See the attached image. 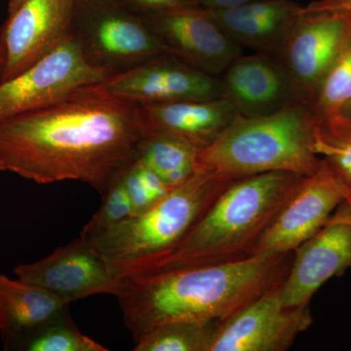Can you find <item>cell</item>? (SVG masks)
Returning <instances> with one entry per match:
<instances>
[{
	"mask_svg": "<svg viewBox=\"0 0 351 351\" xmlns=\"http://www.w3.org/2000/svg\"><path fill=\"white\" fill-rule=\"evenodd\" d=\"M144 135L138 103L91 85L0 122V164L39 184L85 182L103 197Z\"/></svg>",
	"mask_w": 351,
	"mask_h": 351,
	"instance_id": "cell-1",
	"label": "cell"
},
{
	"mask_svg": "<svg viewBox=\"0 0 351 351\" xmlns=\"http://www.w3.org/2000/svg\"><path fill=\"white\" fill-rule=\"evenodd\" d=\"M294 252L237 262L164 270L131 277L117 295L127 328L138 341L176 321H221L282 283Z\"/></svg>",
	"mask_w": 351,
	"mask_h": 351,
	"instance_id": "cell-2",
	"label": "cell"
},
{
	"mask_svg": "<svg viewBox=\"0 0 351 351\" xmlns=\"http://www.w3.org/2000/svg\"><path fill=\"white\" fill-rule=\"evenodd\" d=\"M304 177L269 172L234 180L172 251L131 277L251 257L261 235Z\"/></svg>",
	"mask_w": 351,
	"mask_h": 351,
	"instance_id": "cell-3",
	"label": "cell"
},
{
	"mask_svg": "<svg viewBox=\"0 0 351 351\" xmlns=\"http://www.w3.org/2000/svg\"><path fill=\"white\" fill-rule=\"evenodd\" d=\"M316 117L295 101L276 112L237 115L197 156V169L237 180L269 172L311 176L320 167L314 152Z\"/></svg>",
	"mask_w": 351,
	"mask_h": 351,
	"instance_id": "cell-4",
	"label": "cell"
},
{
	"mask_svg": "<svg viewBox=\"0 0 351 351\" xmlns=\"http://www.w3.org/2000/svg\"><path fill=\"white\" fill-rule=\"evenodd\" d=\"M232 181L196 169L151 209L85 240L100 254L114 276L125 280L172 251Z\"/></svg>",
	"mask_w": 351,
	"mask_h": 351,
	"instance_id": "cell-5",
	"label": "cell"
},
{
	"mask_svg": "<svg viewBox=\"0 0 351 351\" xmlns=\"http://www.w3.org/2000/svg\"><path fill=\"white\" fill-rule=\"evenodd\" d=\"M71 36L87 63L110 76L168 53L144 19L117 0H77Z\"/></svg>",
	"mask_w": 351,
	"mask_h": 351,
	"instance_id": "cell-6",
	"label": "cell"
},
{
	"mask_svg": "<svg viewBox=\"0 0 351 351\" xmlns=\"http://www.w3.org/2000/svg\"><path fill=\"white\" fill-rule=\"evenodd\" d=\"M108 77L107 73L87 63L71 36L20 75L0 82V122L48 107Z\"/></svg>",
	"mask_w": 351,
	"mask_h": 351,
	"instance_id": "cell-7",
	"label": "cell"
},
{
	"mask_svg": "<svg viewBox=\"0 0 351 351\" xmlns=\"http://www.w3.org/2000/svg\"><path fill=\"white\" fill-rule=\"evenodd\" d=\"M280 284L219 321L209 351H285L313 324L309 306H286Z\"/></svg>",
	"mask_w": 351,
	"mask_h": 351,
	"instance_id": "cell-8",
	"label": "cell"
},
{
	"mask_svg": "<svg viewBox=\"0 0 351 351\" xmlns=\"http://www.w3.org/2000/svg\"><path fill=\"white\" fill-rule=\"evenodd\" d=\"M346 201V193L321 159L313 175L302 178L293 195L261 235L251 256L293 253L313 237Z\"/></svg>",
	"mask_w": 351,
	"mask_h": 351,
	"instance_id": "cell-9",
	"label": "cell"
},
{
	"mask_svg": "<svg viewBox=\"0 0 351 351\" xmlns=\"http://www.w3.org/2000/svg\"><path fill=\"white\" fill-rule=\"evenodd\" d=\"M351 32V13L304 12L276 58L290 75L298 99L311 104Z\"/></svg>",
	"mask_w": 351,
	"mask_h": 351,
	"instance_id": "cell-10",
	"label": "cell"
},
{
	"mask_svg": "<svg viewBox=\"0 0 351 351\" xmlns=\"http://www.w3.org/2000/svg\"><path fill=\"white\" fill-rule=\"evenodd\" d=\"M169 54L207 75H221L241 55L239 44L201 5L138 14Z\"/></svg>",
	"mask_w": 351,
	"mask_h": 351,
	"instance_id": "cell-11",
	"label": "cell"
},
{
	"mask_svg": "<svg viewBox=\"0 0 351 351\" xmlns=\"http://www.w3.org/2000/svg\"><path fill=\"white\" fill-rule=\"evenodd\" d=\"M77 0H25L0 29V82L20 75L71 36Z\"/></svg>",
	"mask_w": 351,
	"mask_h": 351,
	"instance_id": "cell-12",
	"label": "cell"
},
{
	"mask_svg": "<svg viewBox=\"0 0 351 351\" xmlns=\"http://www.w3.org/2000/svg\"><path fill=\"white\" fill-rule=\"evenodd\" d=\"M14 274L68 304L95 295L117 297L124 286L100 254L80 237L47 257L18 265Z\"/></svg>",
	"mask_w": 351,
	"mask_h": 351,
	"instance_id": "cell-13",
	"label": "cell"
},
{
	"mask_svg": "<svg viewBox=\"0 0 351 351\" xmlns=\"http://www.w3.org/2000/svg\"><path fill=\"white\" fill-rule=\"evenodd\" d=\"M351 267V208L341 203L313 237L294 252L292 265L280 285L286 306H309L314 294L329 279Z\"/></svg>",
	"mask_w": 351,
	"mask_h": 351,
	"instance_id": "cell-14",
	"label": "cell"
},
{
	"mask_svg": "<svg viewBox=\"0 0 351 351\" xmlns=\"http://www.w3.org/2000/svg\"><path fill=\"white\" fill-rule=\"evenodd\" d=\"M101 86L138 104L221 98L219 80L169 53L110 76Z\"/></svg>",
	"mask_w": 351,
	"mask_h": 351,
	"instance_id": "cell-15",
	"label": "cell"
},
{
	"mask_svg": "<svg viewBox=\"0 0 351 351\" xmlns=\"http://www.w3.org/2000/svg\"><path fill=\"white\" fill-rule=\"evenodd\" d=\"M221 75V98L230 101L240 114H269L300 101L290 75L276 57L240 55Z\"/></svg>",
	"mask_w": 351,
	"mask_h": 351,
	"instance_id": "cell-16",
	"label": "cell"
},
{
	"mask_svg": "<svg viewBox=\"0 0 351 351\" xmlns=\"http://www.w3.org/2000/svg\"><path fill=\"white\" fill-rule=\"evenodd\" d=\"M145 134L175 136L204 149L223 133L239 114L225 98L138 104Z\"/></svg>",
	"mask_w": 351,
	"mask_h": 351,
	"instance_id": "cell-17",
	"label": "cell"
},
{
	"mask_svg": "<svg viewBox=\"0 0 351 351\" xmlns=\"http://www.w3.org/2000/svg\"><path fill=\"white\" fill-rule=\"evenodd\" d=\"M208 11L240 47L276 57L304 14V7L291 0H255L232 8Z\"/></svg>",
	"mask_w": 351,
	"mask_h": 351,
	"instance_id": "cell-18",
	"label": "cell"
},
{
	"mask_svg": "<svg viewBox=\"0 0 351 351\" xmlns=\"http://www.w3.org/2000/svg\"><path fill=\"white\" fill-rule=\"evenodd\" d=\"M69 304L48 291L0 274V334L5 350H21L25 341L68 313Z\"/></svg>",
	"mask_w": 351,
	"mask_h": 351,
	"instance_id": "cell-19",
	"label": "cell"
},
{
	"mask_svg": "<svg viewBox=\"0 0 351 351\" xmlns=\"http://www.w3.org/2000/svg\"><path fill=\"white\" fill-rule=\"evenodd\" d=\"M200 149L168 134L145 133L137 147L136 159L151 168L171 189L180 186L197 169Z\"/></svg>",
	"mask_w": 351,
	"mask_h": 351,
	"instance_id": "cell-20",
	"label": "cell"
},
{
	"mask_svg": "<svg viewBox=\"0 0 351 351\" xmlns=\"http://www.w3.org/2000/svg\"><path fill=\"white\" fill-rule=\"evenodd\" d=\"M313 147L338 178L351 208V119L341 114L316 119Z\"/></svg>",
	"mask_w": 351,
	"mask_h": 351,
	"instance_id": "cell-21",
	"label": "cell"
},
{
	"mask_svg": "<svg viewBox=\"0 0 351 351\" xmlns=\"http://www.w3.org/2000/svg\"><path fill=\"white\" fill-rule=\"evenodd\" d=\"M219 321H176L154 328L134 351H209Z\"/></svg>",
	"mask_w": 351,
	"mask_h": 351,
	"instance_id": "cell-22",
	"label": "cell"
},
{
	"mask_svg": "<svg viewBox=\"0 0 351 351\" xmlns=\"http://www.w3.org/2000/svg\"><path fill=\"white\" fill-rule=\"evenodd\" d=\"M351 101V32L309 104L316 119L339 114Z\"/></svg>",
	"mask_w": 351,
	"mask_h": 351,
	"instance_id": "cell-23",
	"label": "cell"
},
{
	"mask_svg": "<svg viewBox=\"0 0 351 351\" xmlns=\"http://www.w3.org/2000/svg\"><path fill=\"white\" fill-rule=\"evenodd\" d=\"M21 350L108 351V348L83 334L68 311L34 332Z\"/></svg>",
	"mask_w": 351,
	"mask_h": 351,
	"instance_id": "cell-24",
	"label": "cell"
},
{
	"mask_svg": "<svg viewBox=\"0 0 351 351\" xmlns=\"http://www.w3.org/2000/svg\"><path fill=\"white\" fill-rule=\"evenodd\" d=\"M122 181L131 199L133 216L151 209L172 189L151 168L138 159L122 173Z\"/></svg>",
	"mask_w": 351,
	"mask_h": 351,
	"instance_id": "cell-25",
	"label": "cell"
},
{
	"mask_svg": "<svg viewBox=\"0 0 351 351\" xmlns=\"http://www.w3.org/2000/svg\"><path fill=\"white\" fill-rule=\"evenodd\" d=\"M101 205L83 228L80 237L90 239L99 233L133 216V206L122 175L115 180L106 195L101 197Z\"/></svg>",
	"mask_w": 351,
	"mask_h": 351,
	"instance_id": "cell-26",
	"label": "cell"
},
{
	"mask_svg": "<svg viewBox=\"0 0 351 351\" xmlns=\"http://www.w3.org/2000/svg\"><path fill=\"white\" fill-rule=\"evenodd\" d=\"M136 14L161 12L184 6L200 5V0H117Z\"/></svg>",
	"mask_w": 351,
	"mask_h": 351,
	"instance_id": "cell-27",
	"label": "cell"
},
{
	"mask_svg": "<svg viewBox=\"0 0 351 351\" xmlns=\"http://www.w3.org/2000/svg\"><path fill=\"white\" fill-rule=\"evenodd\" d=\"M304 12L339 11L351 13V0H316L304 7Z\"/></svg>",
	"mask_w": 351,
	"mask_h": 351,
	"instance_id": "cell-28",
	"label": "cell"
},
{
	"mask_svg": "<svg viewBox=\"0 0 351 351\" xmlns=\"http://www.w3.org/2000/svg\"><path fill=\"white\" fill-rule=\"evenodd\" d=\"M252 1L255 0H200V5L208 10H223Z\"/></svg>",
	"mask_w": 351,
	"mask_h": 351,
	"instance_id": "cell-29",
	"label": "cell"
},
{
	"mask_svg": "<svg viewBox=\"0 0 351 351\" xmlns=\"http://www.w3.org/2000/svg\"><path fill=\"white\" fill-rule=\"evenodd\" d=\"M24 1L25 0H9L8 13L14 12Z\"/></svg>",
	"mask_w": 351,
	"mask_h": 351,
	"instance_id": "cell-30",
	"label": "cell"
},
{
	"mask_svg": "<svg viewBox=\"0 0 351 351\" xmlns=\"http://www.w3.org/2000/svg\"><path fill=\"white\" fill-rule=\"evenodd\" d=\"M339 114L343 115V117H346V119H351V101L346 104Z\"/></svg>",
	"mask_w": 351,
	"mask_h": 351,
	"instance_id": "cell-31",
	"label": "cell"
},
{
	"mask_svg": "<svg viewBox=\"0 0 351 351\" xmlns=\"http://www.w3.org/2000/svg\"><path fill=\"white\" fill-rule=\"evenodd\" d=\"M4 61H5V52H4L3 46L0 43V71H1L2 66H3Z\"/></svg>",
	"mask_w": 351,
	"mask_h": 351,
	"instance_id": "cell-32",
	"label": "cell"
},
{
	"mask_svg": "<svg viewBox=\"0 0 351 351\" xmlns=\"http://www.w3.org/2000/svg\"><path fill=\"white\" fill-rule=\"evenodd\" d=\"M3 171V168H2L1 164H0V172H2Z\"/></svg>",
	"mask_w": 351,
	"mask_h": 351,
	"instance_id": "cell-33",
	"label": "cell"
}]
</instances>
